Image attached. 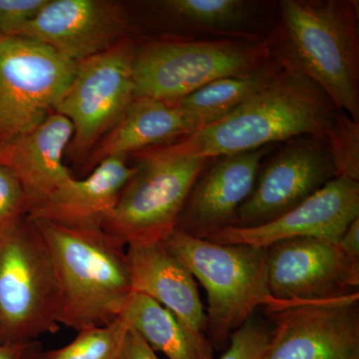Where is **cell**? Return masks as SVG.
Instances as JSON below:
<instances>
[{"label": "cell", "instance_id": "4fadbf2b", "mask_svg": "<svg viewBox=\"0 0 359 359\" xmlns=\"http://www.w3.org/2000/svg\"><path fill=\"white\" fill-rule=\"evenodd\" d=\"M131 20L122 4L108 0H47L22 30L75 63L112 48L129 37Z\"/></svg>", "mask_w": 359, "mask_h": 359}, {"label": "cell", "instance_id": "8fae6325", "mask_svg": "<svg viewBox=\"0 0 359 359\" xmlns=\"http://www.w3.org/2000/svg\"><path fill=\"white\" fill-rule=\"evenodd\" d=\"M266 159L231 226L254 228L273 222L337 178L332 156L318 137H295Z\"/></svg>", "mask_w": 359, "mask_h": 359}, {"label": "cell", "instance_id": "ba28073f", "mask_svg": "<svg viewBox=\"0 0 359 359\" xmlns=\"http://www.w3.org/2000/svg\"><path fill=\"white\" fill-rule=\"evenodd\" d=\"M77 63L27 37L0 39V146L54 113Z\"/></svg>", "mask_w": 359, "mask_h": 359}, {"label": "cell", "instance_id": "8992f818", "mask_svg": "<svg viewBox=\"0 0 359 359\" xmlns=\"http://www.w3.org/2000/svg\"><path fill=\"white\" fill-rule=\"evenodd\" d=\"M136 171L127 182L102 230L125 245L165 240L203 171L212 159L148 149L134 154Z\"/></svg>", "mask_w": 359, "mask_h": 359}, {"label": "cell", "instance_id": "4316f807", "mask_svg": "<svg viewBox=\"0 0 359 359\" xmlns=\"http://www.w3.org/2000/svg\"><path fill=\"white\" fill-rule=\"evenodd\" d=\"M47 0H0V39L20 36Z\"/></svg>", "mask_w": 359, "mask_h": 359}, {"label": "cell", "instance_id": "ac0fdd59", "mask_svg": "<svg viewBox=\"0 0 359 359\" xmlns=\"http://www.w3.org/2000/svg\"><path fill=\"white\" fill-rule=\"evenodd\" d=\"M72 137L69 120L54 112L34 129L0 146L2 165L20 181L28 212L72 178L65 163Z\"/></svg>", "mask_w": 359, "mask_h": 359}, {"label": "cell", "instance_id": "5b68a950", "mask_svg": "<svg viewBox=\"0 0 359 359\" xmlns=\"http://www.w3.org/2000/svg\"><path fill=\"white\" fill-rule=\"evenodd\" d=\"M273 58L269 39H145L134 46L135 98L177 102L215 80Z\"/></svg>", "mask_w": 359, "mask_h": 359}, {"label": "cell", "instance_id": "d4e9b609", "mask_svg": "<svg viewBox=\"0 0 359 359\" xmlns=\"http://www.w3.org/2000/svg\"><path fill=\"white\" fill-rule=\"evenodd\" d=\"M269 341V323L254 314L231 335L226 351L219 359H264Z\"/></svg>", "mask_w": 359, "mask_h": 359}, {"label": "cell", "instance_id": "484cf974", "mask_svg": "<svg viewBox=\"0 0 359 359\" xmlns=\"http://www.w3.org/2000/svg\"><path fill=\"white\" fill-rule=\"evenodd\" d=\"M28 216V202L13 172L0 166V235Z\"/></svg>", "mask_w": 359, "mask_h": 359}, {"label": "cell", "instance_id": "e0dca14e", "mask_svg": "<svg viewBox=\"0 0 359 359\" xmlns=\"http://www.w3.org/2000/svg\"><path fill=\"white\" fill-rule=\"evenodd\" d=\"M127 156H109L84 179L74 177L28 212V218L75 228H101L133 176Z\"/></svg>", "mask_w": 359, "mask_h": 359}, {"label": "cell", "instance_id": "30bf717a", "mask_svg": "<svg viewBox=\"0 0 359 359\" xmlns=\"http://www.w3.org/2000/svg\"><path fill=\"white\" fill-rule=\"evenodd\" d=\"M135 42L127 37L112 48L77 63L74 76L54 107L73 127L69 149L81 157L119 122L135 99Z\"/></svg>", "mask_w": 359, "mask_h": 359}, {"label": "cell", "instance_id": "9c48e42d", "mask_svg": "<svg viewBox=\"0 0 359 359\" xmlns=\"http://www.w3.org/2000/svg\"><path fill=\"white\" fill-rule=\"evenodd\" d=\"M269 341L264 359H359V292L264 306Z\"/></svg>", "mask_w": 359, "mask_h": 359}, {"label": "cell", "instance_id": "7402d4cb", "mask_svg": "<svg viewBox=\"0 0 359 359\" xmlns=\"http://www.w3.org/2000/svg\"><path fill=\"white\" fill-rule=\"evenodd\" d=\"M283 68L282 62L273 57L255 69L215 80L177 103L204 118L209 125L268 86Z\"/></svg>", "mask_w": 359, "mask_h": 359}, {"label": "cell", "instance_id": "52a82bcc", "mask_svg": "<svg viewBox=\"0 0 359 359\" xmlns=\"http://www.w3.org/2000/svg\"><path fill=\"white\" fill-rule=\"evenodd\" d=\"M59 290L50 255L26 217L0 235V330L6 342L55 334Z\"/></svg>", "mask_w": 359, "mask_h": 359}, {"label": "cell", "instance_id": "7c38bea8", "mask_svg": "<svg viewBox=\"0 0 359 359\" xmlns=\"http://www.w3.org/2000/svg\"><path fill=\"white\" fill-rule=\"evenodd\" d=\"M264 249L273 299L309 301L358 292L359 261L347 257L337 243L294 238Z\"/></svg>", "mask_w": 359, "mask_h": 359}, {"label": "cell", "instance_id": "f546056e", "mask_svg": "<svg viewBox=\"0 0 359 359\" xmlns=\"http://www.w3.org/2000/svg\"><path fill=\"white\" fill-rule=\"evenodd\" d=\"M337 244L347 257L359 261V218L349 224Z\"/></svg>", "mask_w": 359, "mask_h": 359}, {"label": "cell", "instance_id": "83f0119b", "mask_svg": "<svg viewBox=\"0 0 359 359\" xmlns=\"http://www.w3.org/2000/svg\"><path fill=\"white\" fill-rule=\"evenodd\" d=\"M116 359H159L156 351L131 327L127 330L120 353Z\"/></svg>", "mask_w": 359, "mask_h": 359}, {"label": "cell", "instance_id": "6da1fadb", "mask_svg": "<svg viewBox=\"0 0 359 359\" xmlns=\"http://www.w3.org/2000/svg\"><path fill=\"white\" fill-rule=\"evenodd\" d=\"M359 2L280 0L269 37L273 57L318 85L359 122Z\"/></svg>", "mask_w": 359, "mask_h": 359}, {"label": "cell", "instance_id": "f1b7e54d", "mask_svg": "<svg viewBox=\"0 0 359 359\" xmlns=\"http://www.w3.org/2000/svg\"><path fill=\"white\" fill-rule=\"evenodd\" d=\"M41 344L36 340L0 344V359H40Z\"/></svg>", "mask_w": 359, "mask_h": 359}, {"label": "cell", "instance_id": "d6986e66", "mask_svg": "<svg viewBox=\"0 0 359 359\" xmlns=\"http://www.w3.org/2000/svg\"><path fill=\"white\" fill-rule=\"evenodd\" d=\"M133 292L147 295L171 311L187 327L207 332V314L191 271L162 241L126 245Z\"/></svg>", "mask_w": 359, "mask_h": 359}, {"label": "cell", "instance_id": "277c9868", "mask_svg": "<svg viewBox=\"0 0 359 359\" xmlns=\"http://www.w3.org/2000/svg\"><path fill=\"white\" fill-rule=\"evenodd\" d=\"M163 244L207 292V335L212 347L228 346L231 335L271 299L266 249L217 244L175 229Z\"/></svg>", "mask_w": 359, "mask_h": 359}, {"label": "cell", "instance_id": "7a4b0ae2", "mask_svg": "<svg viewBox=\"0 0 359 359\" xmlns=\"http://www.w3.org/2000/svg\"><path fill=\"white\" fill-rule=\"evenodd\" d=\"M337 109L318 85L283 66L268 86L224 117L161 147L172 154L215 159L306 135L323 139Z\"/></svg>", "mask_w": 359, "mask_h": 359}, {"label": "cell", "instance_id": "3957f363", "mask_svg": "<svg viewBox=\"0 0 359 359\" xmlns=\"http://www.w3.org/2000/svg\"><path fill=\"white\" fill-rule=\"evenodd\" d=\"M30 219L53 264L59 290V325L80 332L109 325L119 318L133 294L126 247L102 228Z\"/></svg>", "mask_w": 359, "mask_h": 359}, {"label": "cell", "instance_id": "5bb4252c", "mask_svg": "<svg viewBox=\"0 0 359 359\" xmlns=\"http://www.w3.org/2000/svg\"><path fill=\"white\" fill-rule=\"evenodd\" d=\"M359 218V182L334 178L280 218L254 228H230L207 238L217 244L266 248L283 240L316 238L339 243Z\"/></svg>", "mask_w": 359, "mask_h": 359}, {"label": "cell", "instance_id": "603a6c76", "mask_svg": "<svg viewBox=\"0 0 359 359\" xmlns=\"http://www.w3.org/2000/svg\"><path fill=\"white\" fill-rule=\"evenodd\" d=\"M128 330V323L120 316L109 325L80 330L69 344L42 351L40 359H116Z\"/></svg>", "mask_w": 359, "mask_h": 359}, {"label": "cell", "instance_id": "2e32d148", "mask_svg": "<svg viewBox=\"0 0 359 359\" xmlns=\"http://www.w3.org/2000/svg\"><path fill=\"white\" fill-rule=\"evenodd\" d=\"M171 34L190 39L266 40L275 25L278 1L161 0L150 4Z\"/></svg>", "mask_w": 359, "mask_h": 359}, {"label": "cell", "instance_id": "ffe728a7", "mask_svg": "<svg viewBox=\"0 0 359 359\" xmlns=\"http://www.w3.org/2000/svg\"><path fill=\"white\" fill-rule=\"evenodd\" d=\"M207 125L204 118L179 103L146 97L135 98L119 122L103 137L94 162L109 156L134 155L170 145Z\"/></svg>", "mask_w": 359, "mask_h": 359}, {"label": "cell", "instance_id": "9a60e30c", "mask_svg": "<svg viewBox=\"0 0 359 359\" xmlns=\"http://www.w3.org/2000/svg\"><path fill=\"white\" fill-rule=\"evenodd\" d=\"M273 148V145L266 146L212 159L194 184L176 229L191 237L207 240L233 226Z\"/></svg>", "mask_w": 359, "mask_h": 359}, {"label": "cell", "instance_id": "4dcf8cb0", "mask_svg": "<svg viewBox=\"0 0 359 359\" xmlns=\"http://www.w3.org/2000/svg\"><path fill=\"white\" fill-rule=\"evenodd\" d=\"M0 344H6V341H4V335H2L1 330H0Z\"/></svg>", "mask_w": 359, "mask_h": 359}, {"label": "cell", "instance_id": "cb8c5ba5", "mask_svg": "<svg viewBox=\"0 0 359 359\" xmlns=\"http://www.w3.org/2000/svg\"><path fill=\"white\" fill-rule=\"evenodd\" d=\"M337 178L359 182V122L337 109L323 133Z\"/></svg>", "mask_w": 359, "mask_h": 359}, {"label": "cell", "instance_id": "44dd1931", "mask_svg": "<svg viewBox=\"0 0 359 359\" xmlns=\"http://www.w3.org/2000/svg\"><path fill=\"white\" fill-rule=\"evenodd\" d=\"M121 316L153 351L169 359H214L207 335L187 327L147 295L133 292Z\"/></svg>", "mask_w": 359, "mask_h": 359}, {"label": "cell", "instance_id": "1f68e13d", "mask_svg": "<svg viewBox=\"0 0 359 359\" xmlns=\"http://www.w3.org/2000/svg\"><path fill=\"white\" fill-rule=\"evenodd\" d=\"M2 165V161H1V150H0V166Z\"/></svg>", "mask_w": 359, "mask_h": 359}]
</instances>
